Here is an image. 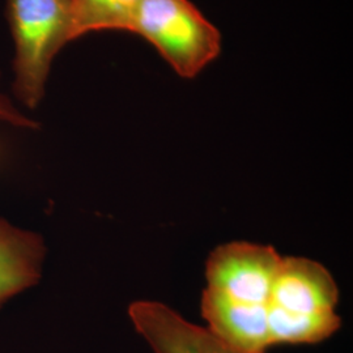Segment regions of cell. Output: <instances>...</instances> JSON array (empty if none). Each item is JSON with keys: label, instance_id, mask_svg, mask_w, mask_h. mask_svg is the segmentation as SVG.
I'll return each mask as SVG.
<instances>
[{"label": "cell", "instance_id": "cell-9", "mask_svg": "<svg viewBox=\"0 0 353 353\" xmlns=\"http://www.w3.org/2000/svg\"><path fill=\"white\" fill-rule=\"evenodd\" d=\"M143 0H71L72 41L93 32H130Z\"/></svg>", "mask_w": 353, "mask_h": 353}, {"label": "cell", "instance_id": "cell-1", "mask_svg": "<svg viewBox=\"0 0 353 353\" xmlns=\"http://www.w3.org/2000/svg\"><path fill=\"white\" fill-rule=\"evenodd\" d=\"M7 19L14 42L13 94L34 110L54 58L72 41L71 0H7Z\"/></svg>", "mask_w": 353, "mask_h": 353}, {"label": "cell", "instance_id": "cell-6", "mask_svg": "<svg viewBox=\"0 0 353 353\" xmlns=\"http://www.w3.org/2000/svg\"><path fill=\"white\" fill-rule=\"evenodd\" d=\"M339 288L325 265L301 256L281 258L270 305L294 313L335 312Z\"/></svg>", "mask_w": 353, "mask_h": 353}, {"label": "cell", "instance_id": "cell-7", "mask_svg": "<svg viewBox=\"0 0 353 353\" xmlns=\"http://www.w3.org/2000/svg\"><path fill=\"white\" fill-rule=\"evenodd\" d=\"M48 255L45 239L0 217V310L13 297L36 287Z\"/></svg>", "mask_w": 353, "mask_h": 353}, {"label": "cell", "instance_id": "cell-8", "mask_svg": "<svg viewBox=\"0 0 353 353\" xmlns=\"http://www.w3.org/2000/svg\"><path fill=\"white\" fill-rule=\"evenodd\" d=\"M341 325V316L335 312L294 313L268 303L271 345L319 343L334 335Z\"/></svg>", "mask_w": 353, "mask_h": 353}, {"label": "cell", "instance_id": "cell-4", "mask_svg": "<svg viewBox=\"0 0 353 353\" xmlns=\"http://www.w3.org/2000/svg\"><path fill=\"white\" fill-rule=\"evenodd\" d=\"M128 316L154 353H242L219 341L207 328L190 323L163 303H132Z\"/></svg>", "mask_w": 353, "mask_h": 353}, {"label": "cell", "instance_id": "cell-2", "mask_svg": "<svg viewBox=\"0 0 353 353\" xmlns=\"http://www.w3.org/2000/svg\"><path fill=\"white\" fill-rule=\"evenodd\" d=\"M128 33L151 43L183 79L199 75L223 45L219 28L190 0H143Z\"/></svg>", "mask_w": 353, "mask_h": 353}, {"label": "cell", "instance_id": "cell-3", "mask_svg": "<svg viewBox=\"0 0 353 353\" xmlns=\"http://www.w3.org/2000/svg\"><path fill=\"white\" fill-rule=\"evenodd\" d=\"M281 256L268 245L228 242L210 254L207 290L242 303L268 305Z\"/></svg>", "mask_w": 353, "mask_h": 353}, {"label": "cell", "instance_id": "cell-10", "mask_svg": "<svg viewBox=\"0 0 353 353\" xmlns=\"http://www.w3.org/2000/svg\"><path fill=\"white\" fill-rule=\"evenodd\" d=\"M0 79H1V71H0ZM0 121L6 122L16 128L23 130H38L39 123L34 119L26 117V114L21 113L12 100L0 90ZM3 159V151L0 147V160Z\"/></svg>", "mask_w": 353, "mask_h": 353}, {"label": "cell", "instance_id": "cell-5", "mask_svg": "<svg viewBox=\"0 0 353 353\" xmlns=\"http://www.w3.org/2000/svg\"><path fill=\"white\" fill-rule=\"evenodd\" d=\"M201 312L207 330L228 347L242 353H265L271 345L268 305L242 303L204 290Z\"/></svg>", "mask_w": 353, "mask_h": 353}]
</instances>
